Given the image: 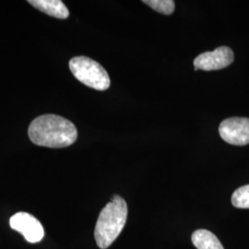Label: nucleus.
<instances>
[{
	"label": "nucleus",
	"mask_w": 249,
	"mask_h": 249,
	"mask_svg": "<svg viewBox=\"0 0 249 249\" xmlns=\"http://www.w3.org/2000/svg\"><path fill=\"white\" fill-rule=\"evenodd\" d=\"M234 54L231 48L221 46L212 52H205L196 56L194 60L195 71H219L230 66L233 62Z\"/></svg>",
	"instance_id": "39448f33"
},
{
	"label": "nucleus",
	"mask_w": 249,
	"mask_h": 249,
	"mask_svg": "<svg viewBox=\"0 0 249 249\" xmlns=\"http://www.w3.org/2000/svg\"><path fill=\"white\" fill-rule=\"evenodd\" d=\"M231 204L239 209H249V185L237 188L231 196Z\"/></svg>",
	"instance_id": "9d476101"
},
{
	"label": "nucleus",
	"mask_w": 249,
	"mask_h": 249,
	"mask_svg": "<svg viewBox=\"0 0 249 249\" xmlns=\"http://www.w3.org/2000/svg\"><path fill=\"white\" fill-rule=\"evenodd\" d=\"M70 69L77 80L89 88L106 90L110 87L111 81L107 71L89 57H73L70 61Z\"/></svg>",
	"instance_id": "7ed1b4c3"
},
{
	"label": "nucleus",
	"mask_w": 249,
	"mask_h": 249,
	"mask_svg": "<svg viewBox=\"0 0 249 249\" xmlns=\"http://www.w3.org/2000/svg\"><path fill=\"white\" fill-rule=\"evenodd\" d=\"M127 219V205L124 198L115 195L101 211L94 230L99 249H107L123 231Z\"/></svg>",
	"instance_id": "f03ea898"
},
{
	"label": "nucleus",
	"mask_w": 249,
	"mask_h": 249,
	"mask_svg": "<svg viewBox=\"0 0 249 249\" xmlns=\"http://www.w3.org/2000/svg\"><path fill=\"white\" fill-rule=\"evenodd\" d=\"M191 240L197 249H224L218 237L212 231L205 229L194 231Z\"/></svg>",
	"instance_id": "6e6552de"
},
{
	"label": "nucleus",
	"mask_w": 249,
	"mask_h": 249,
	"mask_svg": "<svg viewBox=\"0 0 249 249\" xmlns=\"http://www.w3.org/2000/svg\"><path fill=\"white\" fill-rule=\"evenodd\" d=\"M10 227L19 231L29 243H38L45 236V230L41 223L31 214L18 213L9 221Z\"/></svg>",
	"instance_id": "423d86ee"
},
{
	"label": "nucleus",
	"mask_w": 249,
	"mask_h": 249,
	"mask_svg": "<svg viewBox=\"0 0 249 249\" xmlns=\"http://www.w3.org/2000/svg\"><path fill=\"white\" fill-rule=\"evenodd\" d=\"M143 3L164 15L173 14L176 8L175 1L173 0H144Z\"/></svg>",
	"instance_id": "1a4fd4ad"
},
{
	"label": "nucleus",
	"mask_w": 249,
	"mask_h": 249,
	"mask_svg": "<svg viewBox=\"0 0 249 249\" xmlns=\"http://www.w3.org/2000/svg\"><path fill=\"white\" fill-rule=\"evenodd\" d=\"M29 4L45 14L57 18H67L70 11L60 0H29Z\"/></svg>",
	"instance_id": "0eeeda50"
},
{
	"label": "nucleus",
	"mask_w": 249,
	"mask_h": 249,
	"mask_svg": "<svg viewBox=\"0 0 249 249\" xmlns=\"http://www.w3.org/2000/svg\"><path fill=\"white\" fill-rule=\"evenodd\" d=\"M219 133L224 142L231 145L249 144V118L230 117L220 124Z\"/></svg>",
	"instance_id": "20e7f679"
},
{
	"label": "nucleus",
	"mask_w": 249,
	"mask_h": 249,
	"mask_svg": "<svg viewBox=\"0 0 249 249\" xmlns=\"http://www.w3.org/2000/svg\"><path fill=\"white\" fill-rule=\"evenodd\" d=\"M29 138L33 142L48 148H65L77 141L78 131L71 121L56 115H43L29 126Z\"/></svg>",
	"instance_id": "f257e3e1"
}]
</instances>
